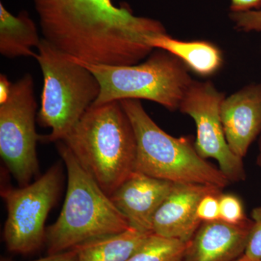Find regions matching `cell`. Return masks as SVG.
Returning <instances> with one entry per match:
<instances>
[{"label":"cell","instance_id":"1","mask_svg":"<svg viewBox=\"0 0 261 261\" xmlns=\"http://www.w3.org/2000/svg\"><path fill=\"white\" fill-rule=\"evenodd\" d=\"M43 37L70 57L93 64L140 63L153 49L145 37L166 33L159 20L136 16L113 0H34Z\"/></svg>","mask_w":261,"mask_h":261},{"label":"cell","instance_id":"2","mask_svg":"<svg viewBox=\"0 0 261 261\" xmlns=\"http://www.w3.org/2000/svg\"><path fill=\"white\" fill-rule=\"evenodd\" d=\"M62 142L109 197L136 171L135 130L120 101L92 105Z\"/></svg>","mask_w":261,"mask_h":261},{"label":"cell","instance_id":"3","mask_svg":"<svg viewBox=\"0 0 261 261\" xmlns=\"http://www.w3.org/2000/svg\"><path fill=\"white\" fill-rule=\"evenodd\" d=\"M58 149L66 166L68 188L59 217L46 228L48 255L128 229L126 218L62 141Z\"/></svg>","mask_w":261,"mask_h":261},{"label":"cell","instance_id":"4","mask_svg":"<svg viewBox=\"0 0 261 261\" xmlns=\"http://www.w3.org/2000/svg\"><path fill=\"white\" fill-rule=\"evenodd\" d=\"M137 140L136 171L174 184H194L223 189L230 181L202 159L190 137L176 138L156 124L139 99L120 101Z\"/></svg>","mask_w":261,"mask_h":261},{"label":"cell","instance_id":"5","mask_svg":"<svg viewBox=\"0 0 261 261\" xmlns=\"http://www.w3.org/2000/svg\"><path fill=\"white\" fill-rule=\"evenodd\" d=\"M36 55L44 85L37 112L39 125L50 128L41 140H64L100 93V84L92 72L75 58L53 47L43 38Z\"/></svg>","mask_w":261,"mask_h":261},{"label":"cell","instance_id":"6","mask_svg":"<svg viewBox=\"0 0 261 261\" xmlns=\"http://www.w3.org/2000/svg\"><path fill=\"white\" fill-rule=\"evenodd\" d=\"M75 59L92 72L100 84V93L94 106L123 99H146L175 111L179 108L193 82L187 65L161 49L140 64H93Z\"/></svg>","mask_w":261,"mask_h":261},{"label":"cell","instance_id":"7","mask_svg":"<svg viewBox=\"0 0 261 261\" xmlns=\"http://www.w3.org/2000/svg\"><path fill=\"white\" fill-rule=\"evenodd\" d=\"M62 174L59 165H55L32 184L2 190L8 210L3 237L10 252L32 253L46 243L44 225L58 200Z\"/></svg>","mask_w":261,"mask_h":261},{"label":"cell","instance_id":"8","mask_svg":"<svg viewBox=\"0 0 261 261\" xmlns=\"http://www.w3.org/2000/svg\"><path fill=\"white\" fill-rule=\"evenodd\" d=\"M32 75L27 73L12 86L8 99L0 104V154L20 187L39 173L36 132L37 103Z\"/></svg>","mask_w":261,"mask_h":261},{"label":"cell","instance_id":"9","mask_svg":"<svg viewBox=\"0 0 261 261\" xmlns=\"http://www.w3.org/2000/svg\"><path fill=\"white\" fill-rule=\"evenodd\" d=\"M224 94L210 82L193 81L178 109L193 118L197 127L196 150L202 159H213L230 182L246 177L243 159L231 152L225 137L221 117Z\"/></svg>","mask_w":261,"mask_h":261},{"label":"cell","instance_id":"10","mask_svg":"<svg viewBox=\"0 0 261 261\" xmlns=\"http://www.w3.org/2000/svg\"><path fill=\"white\" fill-rule=\"evenodd\" d=\"M221 189L194 184H173L152 219V233L188 243L202 224L197 209L207 194Z\"/></svg>","mask_w":261,"mask_h":261},{"label":"cell","instance_id":"11","mask_svg":"<svg viewBox=\"0 0 261 261\" xmlns=\"http://www.w3.org/2000/svg\"><path fill=\"white\" fill-rule=\"evenodd\" d=\"M172 182L135 171L110 196L132 227L152 233V219L172 188Z\"/></svg>","mask_w":261,"mask_h":261},{"label":"cell","instance_id":"12","mask_svg":"<svg viewBox=\"0 0 261 261\" xmlns=\"http://www.w3.org/2000/svg\"><path fill=\"white\" fill-rule=\"evenodd\" d=\"M221 117L228 147L243 159L261 132V84L247 86L225 98Z\"/></svg>","mask_w":261,"mask_h":261},{"label":"cell","instance_id":"13","mask_svg":"<svg viewBox=\"0 0 261 261\" xmlns=\"http://www.w3.org/2000/svg\"><path fill=\"white\" fill-rule=\"evenodd\" d=\"M252 219L238 225L221 220L202 222L187 243L183 261H233L245 252Z\"/></svg>","mask_w":261,"mask_h":261},{"label":"cell","instance_id":"14","mask_svg":"<svg viewBox=\"0 0 261 261\" xmlns=\"http://www.w3.org/2000/svg\"><path fill=\"white\" fill-rule=\"evenodd\" d=\"M145 43L152 49L167 51L187 67L202 75L214 74L222 64L219 48L205 41L184 42L166 33H154L145 37Z\"/></svg>","mask_w":261,"mask_h":261},{"label":"cell","instance_id":"15","mask_svg":"<svg viewBox=\"0 0 261 261\" xmlns=\"http://www.w3.org/2000/svg\"><path fill=\"white\" fill-rule=\"evenodd\" d=\"M42 39L37 25L28 12L22 10L18 15L12 14L0 3V53L10 59L19 57H32L37 53Z\"/></svg>","mask_w":261,"mask_h":261},{"label":"cell","instance_id":"16","mask_svg":"<svg viewBox=\"0 0 261 261\" xmlns=\"http://www.w3.org/2000/svg\"><path fill=\"white\" fill-rule=\"evenodd\" d=\"M150 233L130 226L123 232L86 242L73 247L77 261H126Z\"/></svg>","mask_w":261,"mask_h":261},{"label":"cell","instance_id":"17","mask_svg":"<svg viewBox=\"0 0 261 261\" xmlns=\"http://www.w3.org/2000/svg\"><path fill=\"white\" fill-rule=\"evenodd\" d=\"M187 243L151 233L126 261H183Z\"/></svg>","mask_w":261,"mask_h":261},{"label":"cell","instance_id":"18","mask_svg":"<svg viewBox=\"0 0 261 261\" xmlns=\"http://www.w3.org/2000/svg\"><path fill=\"white\" fill-rule=\"evenodd\" d=\"M219 220L230 224H240L248 219L243 202L232 194L221 193L219 195Z\"/></svg>","mask_w":261,"mask_h":261},{"label":"cell","instance_id":"19","mask_svg":"<svg viewBox=\"0 0 261 261\" xmlns=\"http://www.w3.org/2000/svg\"><path fill=\"white\" fill-rule=\"evenodd\" d=\"M252 226L243 255L252 261H261V206L252 209Z\"/></svg>","mask_w":261,"mask_h":261},{"label":"cell","instance_id":"20","mask_svg":"<svg viewBox=\"0 0 261 261\" xmlns=\"http://www.w3.org/2000/svg\"><path fill=\"white\" fill-rule=\"evenodd\" d=\"M222 192H215L204 196L197 209V218L201 222H211L219 220V195Z\"/></svg>","mask_w":261,"mask_h":261},{"label":"cell","instance_id":"21","mask_svg":"<svg viewBox=\"0 0 261 261\" xmlns=\"http://www.w3.org/2000/svg\"><path fill=\"white\" fill-rule=\"evenodd\" d=\"M230 18L238 28L245 32H261V10H253L243 13H231Z\"/></svg>","mask_w":261,"mask_h":261},{"label":"cell","instance_id":"22","mask_svg":"<svg viewBox=\"0 0 261 261\" xmlns=\"http://www.w3.org/2000/svg\"><path fill=\"white\" fill-rule=\"evenodd\" d=\"M261 6V0H231V13H243L257 9Z\"/></svg>","mask_w":261,"mask_h":261},{"label":"cell","instance_id":"23","mask_svg":"<svg viewBox=\"0 0 261 261\" xmlns=\"http://www.w3.org/2000/svg\"><path fill=\"white\" fill-rule=\"evenodd\" d=\"M32 261H77V251L75 248L70 249L67 251L53 254V255H48L47 257H44V258Z\"/></svg>","mask_w":261,"mask_h":261},{"label":"cell","instance_id":"24","mask_svg":"<svg viewBox=\"0 0 261 261\" xmlns=\"http://www.w3.org/2000/svg\"><path fill=\"white\" fill-rule=\"evenodd\" d=\"M13 83L5 74L0 75V104L4 103L9 97Z\"/></svg>","mask_w":261,"mask_h":261},{"label":"cell","instance_id":"25","mask_svg":"<svg viewBox=\"0 0 261 261\" xmlns=\"http://www.w3.org/2000/svg\"><path fill=\"white\" fill-rule=\"evenodd\" d=\"M257 164L261 167V137L260 143H259V154L257 158Z\"/></svg>","mask_w":261,"mask_h":261},{"label":"cell","instance_id":"26","mask_svg":"<svg viewBox=\"0 0 261 261\" xmlns=\"http://www.w3.org/2000/svg\"><path fill=\"white\" fill-rule=\"evenodd\" d=\"M233 261H252L250 260V259L247 258V257H245V255H243L241 257H239V258L236 259V260Z\"/></svg>","mask_w":261,"mask_h":261}]
</instances>
